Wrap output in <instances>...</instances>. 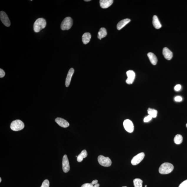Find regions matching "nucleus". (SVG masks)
Wrapping results in <instances>:
<instances>
[{"label": "nucleus", "mask_w": 187, "mask_h": 187, "mask_svg": "<svg viewBox=\"0 0 187 187\" xmlns=\"http://www.w3.org/2000/svg\"><path fill=\"white\" fill-rule=\"evenodd\" d=\"M153 27L157 29H160L162 27L158 17L156 15H155L153 17Z\"/></svg>", "instance_id": "dca6fc26"}, {"label": "nucleus", "mask_w": 187, "mask_h": 187, "mask_svg": "<svg viewBox=\"0 0 187 187\" xmlns=\"http://www.w3.org/2000/svg\"><path fill=\"white\" fill-rule=\"evenodd\" d=\"M107 32L106 29L104 27H102L100 29L98 32V38L100 40H101L102 38H103L107 36Z\"/></svg>", "instance_id": "6ab92c4d"}, {"label": "nucleus", "mask_w": 187, "mask_h": 187, "mask_svg": "<svg viewBox=\"0 0 187 187\" xmlns=\"http://www.w3.org/2000/svg\"><path fill=\"white\" fill-rule=\"evenodd\" d=\"M181 86L179 84L177 85L174 87L175 90L176 91H179V90H181Z\"/></svg>", "instance_id": "c85d7f7f"}, {"label": "nucleus", "mask_w": 187, "mask_h": 187, "mask_svg": "<svg viewBox=\"0 0 187 187\" xmlns=\"http://www.w3.org/2000/svg\"><path fill=\"white\" fill-rule=\"evenodd\" d=\"M145 153H141L136 155L133 157L131 161L132 164L133 165H136L140 163L145 157Z\"/></svg>", "instance_id": "0eeeda50"}, {"label": "nucleus", "mask_w": 187, "mask_h": 187, "mask_svg": "<svg viewBox=\"0 0 187 187\" xmlns=\"http://www.w3.org/2000/svg\"><path fill=\"white\" fill-rule=\"evenodd\" d=\"M47 25L46 21L44 19L40 18L37 19L33 25V29L35 32H39L45 28Z\"/></svg>", "instance_id": "f257e3e1"}, {"label": "nucleus", "mask_w": 187, "mask_h": 187, "mask_svg": "<svg viewBox=\"0 0 187 187\" xmlns=\"http://www.w3.org/2000/svg\"><path fill=\"white\" fill-rule=\"evenodd\" d=\"M127 187V186H123V187Z\"/></svg>", "instance_id": "e433bc0d"}, {"label": "nucleus", "mask_w": 187, "mask_h": 187, "mask_svg": "<svg viewBox=\"0 0 187 187\" xmlns=\"http://www.w3.org/2000/svg\"><path fill=\"white\" fill-rule=\"evenodd\" d=\"M91 38V35L88 32H86L82 35V42L84 44H86L90 42Z\"/></svg>", "instance_id": "a211bd4d"}, {"label": "nucleus", "mask_w": 187, "mask_h": 187, "mask_svg": "<svg viewBox=\"0 0 187 187\" xmlns=\"http://www.w3.org/2000/svg\"><path fill=\"white\" fill-rule=\"evenodd\" d=\"M50 183L48 180H45L42 183V186L41 187H49Z\"/></svg>", "instance_id": "b1692460"}, {"label": "nucleus", "mask_w": 187, "mask_h": 187, "mask_svg": "<svg viewBox=\"0 0 187 187\" xmlns=\"http://www.w3.org/2000/svg\"><path fill=\"white\" fill-rule=\"evenodd\" d=\"M130 21V19H123V20L120 21L117 25V28L118 30H120L123 29L124 27H125L126 25L129 23Z\"/></svg>", "instance_id": "2eb2a0df"}, {"label": "nucleus", "mask_w": 187, "mask_h": 187, "mask_svg": "<svg viewBox=\"0 0 187 187\" xmlns=\"http://www.w3.org/2000/svg\"><path fill=\"white\" fill-rule=\"evenodd\" d=\"M100 186V184H96L94 186V187H99Z\"/></svg>", "instance_id": "2f4dec72"}, {"label": "nucleus", "mask_w": 187, "mask_h": 187, "mask_svg": "<svg viewBox=\"0 0 187 187\" xmlns=\"http://www.w3.org/2000/svg\"><path fill=\"white\" fill-rule=\"evenodd\" d=\"M74 69L73 68H70L68 72L66 78L65 85L66 87H68L69 86L71 80L74 74Z\"/></svg>", "instance_id": "4468645a"}, {"label": "nucleus", "mask_w": 187, "mask_h": 187, "mask_svg": "<svg viewBox=\"0 0 187 187\" xmlns=\"http://www.w3.org/2000/svg\"><path fill=\"white\" fill-rule=\"evenodd\" d=\"M126 74L128 78L126 80V82L128 84H132L135 78V72L133 70H129L128 71Z\"/></svg>", "instance_id": "9d476101"}, {"label": "nucleus", "mask_w": 187, "mask_h": 187, "mask_svg": "<svg viewBox=\"0 0 187 187\" xmlns=\"http://www.w3.org/2000/svg\"><path fill=\"white\" fill-rule=\"evenodd\" d=\"M186 127L187 128V123L186 124Z\"/></svg>", "instance_id": "f704fd0d"}, {"label": "nucleus", "mask_w": 187, "mask_h": 187, "mask_svg": "<svg viewBox=\"0 0 187 187\" xmlns=\"http://www.w3.org/2000/svg\"><path fill=\"white\" fill-rule=\"evenodd\" d=\"M183 138L180 135H177L174 138V142L176 144L180 145L182 143Z\"/></svg>", "instance_id": "412c9836"}, {"label": "nucleus", "mask_w": 187, "mask_h": 187, "mask_svg": "<svg viewBox=\"0 0 187 187\" xmlns=\"http://www.w3.org/2000/svg\"><path fill=\"white\" fill-rule=\"evenodd\" d=\"M0 19L1 22L6 27H9L11 25V21L7 15L4 11L0 12Z\"/></svg>", "instance_id": "423d86ee"}, {"label": "nucleus", "mask_w": 187, "mask_h": 187, "mask_svg": "<svg viewBox=\"0 0 187 187\" xmlns=\"http://www.w3.org/2000/svg\"><path fill=\"white\" fill-rule=\"evenodd\" d=\"M147 111L149 115H150L152 118L156 117L157 114V111L156 110L151 109V108H149Z\"/></svg>", "instance_id": "5701e85b"}, {"label": "nucleus", "mask_w": 187, "mask_h": 187, "mask_svg": "<svg viewBox=\"0 0 187 187\" xmlns=\"http://www.w3.org/2000/svg\"><path fill=\"white\" fill-rule=\"evenodd\" d=\"M62 169L64 173H67L70 170L69 161L67 155H64L62 159Z\"/></svg>", "instance_id": "1a4fd4ad"}, {"label": "nucleus", "mask_w": 187, "mask_h": 187, "mask_svg": "<svg viewBox=\"0 0 187 187\" xmlns=\"http://www.w3.org/2000/svg\"><path fill=\"white\" fill-rule=\"evenodd\" d=\"M73 25V20L72 18L68 17L65 18L61 24V29L62 30H67L71 28Z\"/></svg>", "instance_id": "20e7f679"}, {"label": "nucleus", "mask_w": 187, "mask_h": 187, "mask_svg": "<svg viewBox=\"0 0 187 187\" xmlns=\"http://www.w3.org/2000/svg\"><path fill=\"white\" fill-rule=\"evenodd\" d=\"M124 128L128 132L131 133L134 130V125L132 122L130 120H125L123 122Z\"/></svg>", "instance_id": "6e6552de"}, {"label": "nucleus", "mask_w": 187, "mask_h": 187, "mask_svg": "<svg viewBox=\"0 0 187 187\" xmlns=\"http://www.w3.org/2000/svg\"><path fill=\"white\" fill-rule=\"evenodd\" d=\"M174 166L171 163H165L159 167V172L161 174H167L172 172Z\"/></svg>", "instance_id": "f03ea898"}, {"label": "nucleus", "mask_w": 187, "mask_h": 187, "mask_svg": "<svg viewBox=\"0 0 187 187\" xmlns=\"http://www.w3.org/2000/svg\"><path fill=\"white\" fill-rule=\"evenodd\" d=\"M147 187V186H145V187Z\"/></svg>", "instance_id": "c9c22d12"}, {"label": "nucleus", "mask_w": 187, "mask_h": 187, "mask_svg": "<svg viewBox=\"0 0 187 187\" xmlns=\"http://www.w3.org/2000/svg\"><path fill=\"white\" fill-rule=\"evenodd\" d=\"M163 54L165 58L167 60H171L173 56L172 52L166 47L163 48Z\"/></svg>", "instance_id": "f8f14e48"}, {"label": "nucleus", "mask_w": 187, "mask_h": 187, "mask_svg": "<svg viewBox=\"0 0 187 187\" xmlns=\"http://www.w3.org/2000/svg\"><path fill=\"white\" fill-rule=\"evenodd\" d=\"M98 161L101 166L108 167L111 166L112 161L108 157H105L102 155H100L98 157Z\"/></svg>", "instance_id": "39448f33"}, {"label": "nucleus", "mask_w": 187, "mask_h": 187, "mask_svg": "<svg viewBox=\"0 0 187 187\" xmlns=\"http://www.w3.org/2000/svg\"><path fill=\"white\" fill-rule=\"evenodd\" d=\"M87 156V153L86 150H82L77 157V160L79 162H81L83 160L84 158H85Z\"/></svg>", "instance_id": "aec40b11"}, {"label": "nucleus", "mask_w": 187, "mask_h": 187, "mask_svg": "<svg viewBox=\"0 0 187 187\" xmlns=\"http://www.w3.org/2000/svg\"><path fill=\"white\" fill-rule=\"evenodd\" d=\"M152 119V117H151L150 115H148L144 118L143 121H144L145 123H148V122L150 121Z\"/></svg>", "instance_id": "393cba45"}, {"label": "nucleus", "mask_w": 187, "mask_h": 187, "mask_svg": "<svg viewBox=\"0 0 187 187\" xmlns=\"http://www.w3.org/2000/svg\"><path fill=\"white\" fill-rule=\"evenodd\" d=\"M178 187H187V180L182 182Z\"/></svg>", "instance_id": "a878e982"}, {"label": "nucleus", "mask_w": 187, "mask_h": 187, "mask_svg": "<svg viewBox=\"0 0 187 187\" xmlns=\"http://www.w3.org/2000/svg\"><path fill=\"white\" fill-rule=\"evenodd\" d=\"M113 2V0H100V6L102 9H107L111 6Z\"/></svg>", "instance_id": "ddd939ff"}, {"label": "nucleus", "mask_w": 187, "mask_h": 187, "mask_svg": "<svg viewBox=\"0 0 187 187\" xmlns=\"http://www.w3.org/2000/svg\"><path fill=\"white\" fill-rule=\"evenodd\" d=\"M77 156H76V157H77Z\"/></svg>", "instance_id": "4c0bfd02"}, {"label": "nucleus", "mask_w": 187, "mask_h": 187, "mask_svg": "<svg viewBox=\"0 0 187 187\" xmlns=\"http://www.w3.org/2000/svg\"><path fill=\"white\" fill-rule=\"evenodd\" d=\"M81 187H94V186L91 183H87L82 185Z\"/></svg>", "instance_id": "bb28decb"}, {"label": "nucleus", "mask_w": 187, "mask_h": 187, "mask_svg": "<svg viewBox=\"0 0 187 187\" xmlns=\"http://www.w3.org/2000/svg\"><path fill=\"white\" fill-rule=\"evenodd\" d=\"M5 75V73L4 70L1 69H0V77L3 78L4 77Z\"/></svg>", "instance_id": "c756f323"}, {"label": "nucleus", "mask_w": 187, "mask_h": 187, "mask_svg": "<svg viewBox=\"0 0 187 187\" xmlns=\"http://www.w3.org/2000/svg\"><path fill=\"white\" fill-rule=\"evenodd\" d=\"M10 128L11 129L14 131H20L24 128V123L20 120H15L12 122Z\"/></svg>", "instance_id": "7ed1b4c3"}, {"label": "nucleus", "mask_w": 187, "mask_h": 187, "mask_svg": "<svg viewBox=\"0 0 187 187\" xmlns=\"http://www.w3.org/2000/svg\"><path fill=\"white\" fill-rule=\"evenodd\" d=\"M1 182V178H0V182Z\"/></svg>", "instance_id": "72a5a7b5"}, {"label": "nucleus", "mask_w": 187, "mask_h": 187, "mask_svg": "<svg viewBox=\"0 0 187 187\" xmlns=\"http://www.w3.org/2000/svg\"><path fill=\"white\" fill-rule=\"evenodd\" d=\"M174 99L176 102H180L182 101V98L180 96H176Z\"/></svg>", "instance_id": "cd10ccee"}, {"label": "nucleus", "mask_w": 187, "mask_h": 187, "mask_svg": "<svg viewBox=\"0 0 187 187\" xmlns=\"http://www.w3.org/2000/svg\"><path fill=\"white\" fill-rule=\"evenodd\" d=\"M55 121L60 126L63 128H66L69 126V124L68 122L62 118H57L55 119Z\"/></svg>", "instance_id": "9b49d317"}, {"label": "nucleus", "mask_w": 187, "mask_h": 187, "mask_svg": "<svg viewBox=\"0 0 187 187\" xmlns=\"http://www.w3.org/2000/svg\"><path fill=\"white\" fill-rule=\"evenodd\" d=\"M135 187H143V181L140 179L135 178L133 181Z\"/></svg>", "instance_id": "4be33fe9"}, {"label": "nucleus", "mask_w": 187, "mask_h": 187, "mask_svg": "<svg viewBox=\"0 0 187 187\" xmlns=\"http://www.w3.org/2000/svg\"><path fill=\"white\" fill-rule=\"evenodd\" d=\"M147 56L151 64L154 65L157 64L158 59L154 54L152 52H149Z\"/></svg>", "instance_id": "f3484780"}, {"label": "nucleus", "mask_w": 187, "mask_h": 187, "mask_svg": "<svg viewBox=\"0 0 187 187\" xmlns=\"http://www.w3.org/2000/svg\"><path fill=\"white\" fill-rule=\"evenodd\" d=\"M98 181L97 180H94L92 181L91 183L93 185H95V184H97L98 183Z\"/></svg>", "instance_id": "7c9ffc66"}, {"label": "nucleus", "mask_w": 187, "mask_h": 187, "mask_svg": "<svg viewBox=\"0 0 187 187\" xmlns=\"http://www.w3.org/2000/svg\"><path fill=\"white\" fill-rule=\"evenodd\" d=\"M90 1V0H87V1H86V0H85V1Z\"/></svg>", "instance_id": "473e14b6"}]
</instances>
